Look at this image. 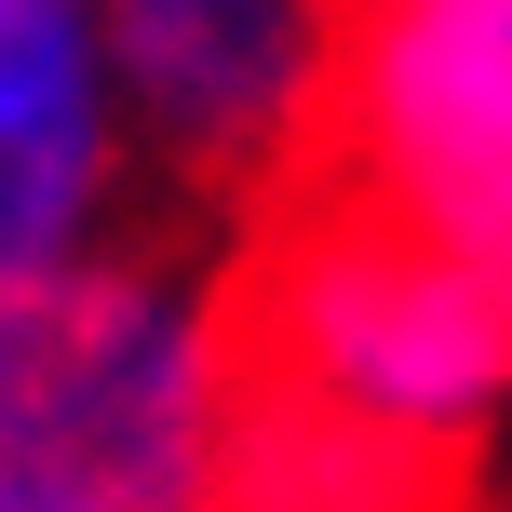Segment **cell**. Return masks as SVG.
<instances>
[{"mask_svg":"<svg viewBox=\"0 0 512 512\" xmlns=\"http://www.w3.org/2000/svg\"><path fill=\"white\" fill-rule=\"evenodd\" d=\"M230 337L283 391L364 418L378 445H405L432 472H472L486 432L512 418V270L432 216L378 203L337 162L256 216Z\"/></svg>","mask_w":512,"mask_h":512,"instance_id":"obj_1","label":"cell"},{"mask_svg":"<svg viewBox=\"0 0 512 512\" xmlns=\"http://www.w3.org/2000/svg\"><path fill=\"white\" fill-rule=\"evenodd\" d=\"M230 310L162 256H81L14 297L0 337V459L68 472L108 512H216L230 445Z\"/></svg>","mask_w":512,"mask_h":512,"instance_id":"obj_2","label":"cell"},{"mask_svg":"<svg viewBox=\"0 0 512 512\" xmlns=\"http://www.w3.org/2000/svg\"><path fill=\"white\" fill-rule=\"evenodd\" d=\"M135 149L203 203L297 189L310 135H337L351 0H95Z\"/></svg>","mask_w":512,"mask_h":512,"instance_id":"obj_3","label":"cell"},{"mask_svg":"<svg viewBox=\"0 0 512 512\" xmlns=\"http://www.w3.org/2000/svg\"><path fill=\"white\" fill-rule=\"evenodd\" d=\"M337 176L512 270V0H351Z\"/></svg>","mask_w":512,"mask_h":512,"instance_id":"obj_4","label":"cell"},{"mask_svg":"<svg viewBox=\"0 0 512 512\" xmlns=\"http://www.w3.org/2000/svg\"><path fill=\"white\" fill-rule=\"evenodd\" d=\"M122 149H135V108L95 0H0V310L95 256Z\"/></svg>","mask_w":512,"mask_h":512,"instance_id":"obj_5","label":"cell"},{"mask_svg":"<svg viewBox=\"0 0 512 512\" xmlns=\"http://www.w3.org/2000/svg\"><path fill=\"white\" fill-rule=\"evenodd\" d=\"M243 351V337H230ZM472 472H432L378 445L364 418L283 391L270 364H230V445H216V512H459Z\"/></svg>","mask_w":512,"mask_h":512,"instance_id":"obj_6","label":"cell"}]
</instances>
